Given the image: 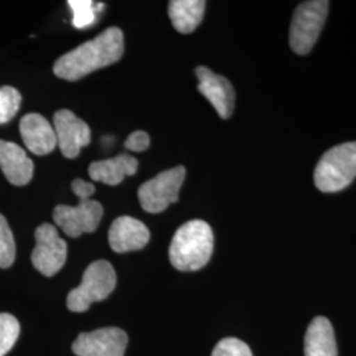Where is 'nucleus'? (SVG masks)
<instances>
[{
  "instance_id": "nucleus-1",
  "label": "nucleus",
  "mask_w": 356,
  "mask_h": 356,
  "mask_svg": "<svg viewBox=\"0 0 356 356\" xmlns=\"http://www.w3.org/2000/svg\"><path fill=\"white\" fill-rule=\"evenodd\" d=\"M123 53V32L118 26H110L97 38L61 56L56 61L53 72L66 81H78L98 69L118 63Z\"/></svg>"
},
{
  "instance_id": "nucleus-2",
  "label": "nucleus",
  "mask_w": 356,
  "mask_h": 356,
  "mask_svg": "<svg viewBox=\"0 0 356 356\" xmlns=\"http://www.w3.org/2000/svg\"><path fill=\"white\" fill-rule=\"evenodd\" d=\"M213 250V229L204 220L194 219L176 231L169 247V260L181 272H194L210 261Z\"/></svg>"
},
{
  "instance_id": "nucleus-3",
  "label": "nucleus",
  "mask_w": 356,
  "mask_h": 356,
  "mask_svg": "<svg viewBox=\"0 0 356 356\" xmlns=\"http://www.w3.org/2000/svg\"><path fill=\"white\" fill-rule=\"evenodd\" d=\"M356 178V141L343 143L329 149L314 170V184L323 193L346 189Z\"/></svg>"
},
{
  "instance_id": "nucleus-4",
  "label": "nucleus",
  "mask_w": 356,
  "mask_h": 356,
  "mask_svg": "<svg viewBox=\"0 0 356 356\" xmlns=\"http://www.w3.org/2000/svg\"><path fill=\"white\" fill-rule=\"evenodd\" d=\"M116 286L114 267L106 260H97L86 268L82 282L67 294L66 305L74 313H83L91 304L106 300Z\"/></svg>"
},
{
  "instance_id": "nucleus-5",
  "label": "nucleus",
  "mask_w": 356,
  "mask_h": 356,
  "mask_svg": "<svg viewBox=\"0 0 356 356\" xmlns=\"http://www.w3.org/2000/svg\"><path fill=\"white\" fill-rule=\"evenodd\" d=\"M329 6L327 0H312L297 7L289 33V42L294 53L305 56L314 48L326 23Z\"/></svg>"
},
{
  "instance_id": "nucleus-6",
  "label": "nucleus",
  "mask_w": 356,
  "mask_h": 356,
  "mask_svg": "<svg viewBox=\"0 0 356 356\" xmlns=\"http://www.w3.org/2000/svg\"><path fill=\"white\" fill-rule=\"evenodd\" d=\"M185 177V166L178 165L144 182L139 188V201L143 210L159 214L166 210L169 204H176Z\"/></svg>"
},
{
  "instance_id": "nucleus-7",
  "label": "nucleus",
  "mask_w": 356,
  "mask_h": 356,
  "mask_svg": "<svg viewBox=\"0 0 356 356\" xmlns=\"http://www.w3.org/2000/svg\"><path fill=\"white\" fill-rule=\"evenodd\" d=\"M36 247L32 252V264L38 272L51 277L64 267L67 257V245L58 231L49 223L38 226L35 231Z\"/></svg>"
},
{
  "instance_id": "nucleus-8",
  "label": "nucleus",
  "mask_w": 356,
  "mask_h": 356,
  "mask_svg": "<svg viewBox=\"0 0 356 356\" xmlns=\"http://www.w3.org/2000/svg\"><path fill=\"white\" fill-rule=\"evenodd\" d=\"M102 204L94 200L79 201L76 206L58 204L53 211L56 225L70 238L94 232L102 220Z\"/></svg>"
},
{
  "instance_id": "nucleus-9",
  "label": "nucleus",
  "mask_w": 356,
  "mask_h": 356,
  "mask_svg": "<svg viewBox=\"0 0 356 356\" xmlns=\"http://www.w3.org/2000/svg\"><path fill=\"white\" fill-rule=\"evenodd\" d=\"M127 343L126 331L103 327L79 334L72 348L76 356H124Z\"/></svg>"
},
{
  "instance_id": "nucleus-10",
  "label": "nucleus",
  "mask_w": 356,
  "mask_h": 356,
  "mask_svg": "<svg viewBox=\"0 0 356 356\" xmlns=\"http://www.w3.org/2000/svg\"><path fill=\"white\" fill-rule=\"evenodd\" d=\"M53 128L57 145L67 159H76L91 141V131L86 122L70 110H60L53 116Z\"/></svg>"
},
{
  "instance_id": "nucleus-11",
  "label": "nucleus",
  "mask_w": 356,
  "mask_h": 356,
  "mask_svg": "<svg viewBox=\"0 0 356 356\" xmlns=\"http://www.w3.org/2000/svg\"><path fill=\"white\" fill-rule=\"evenodd\" d=\"M195 74L200 79L198 91L213 104L222 119H229L235 107V91L229 79L216 74L206 66H198Z\"/></svg>"
},
{
  "instance_id": "nucleus-12",
  "label": "nucleus",
  "mask_w": 356,
  "mask_h": 356,
  "mask_svg": "<svg viewBox=\"0 0 356 356\" xmlns=\"http://www.w3.org/2000/svg\"><path fill=\"white\" fill-rule=\"evenodd\" d=\"M149 238L147 226L132 216L116 218L108 231V243L116 254L139 251L148 244Z\"/></svg>"
},
{
  "instance_id": "nucleus-13",
  "label": "nucleus",
  "mask_w": 356,
  "mask_h": 356,
  "mask_svg": "<svg viewBox=\"0 0 356 356\" xmlns=\"http://www.w3.org/2000/svg\"><path fill=\"white\" fill-rule=\"evenodd\" d=\"M19 128L26 148L38 156L49 154L57 147L54 128L42 115L26 114Z\"/></svg>"
},
{
  "instance_id": "nucleus-14",
  "label": "nucleus",
  "mask_w": 356,
  "mask_h": 356,
  "mask_svg": "<svg viewBox=\"0 0 356 356\" xmlns=\"http://www.w3.org/2000/svg\"><path fill=\"white\" fill-rule=\"evenodd\" d=\"M0 169L15 186H24L33 177V161L11 141L0 140Z\"/></svg>"
},
{
  "instance_id": "nucleus-15",
  "label": "nucleus",
  "mask_w": 356,
  "mask_h": 356,
  "mask_svg": "<svg viewBox=\"0 0 356 356\" xmlns=\"http://www.w3.org/2000/svg\"><path fill=\"white\" fill-rule=\"evenodd\" d=\"M139 161L131 154H120L114 159L94 161L89 166L91 179L106 185H119L127 176H134L138 172Z\"/></svg>"
},
{
  "instance_id": "nucleus-16",
  "label": "nucleus",
  "mask_w": 356,
  "mask_h": 356,
  "mask_svg": "<svg viewBox=\"0 0 356 356\" xmlns=\"http://www.w3.org/2000/svg\"><path fill=\"white\" fill-rule=\"evenodd\" d=\"M305 356H338L335 334L330 321L316 317L305 335Z\"/></svg>"
},
{
  "instance_id": "nucleus-17",
  "label": "nucleus",
  "mask_w": 356,
  "mask_h": 356,
  "mask_svg": "<svg viewBox=\"0 0 356 356\" xmlns=\"http://www.w3.org/2000/svg\"><path fill=\"white\" fill-rule=\"evenodd\" d=\"M204 8V0H172L168 11L176 31L179 33H191L202 23Z\"/></svg>"
},
{
  "instance_id": "nucleus-18",
  "label": "nucleus",
  "mask_w": 356,
  "mask_h": 356,
  "mask_svg": "<svg viewBox=\"0 0 356 356\" xmlns=\"http://www.w3.org/2000/svg\"><path fill=\"white\" fill-rule=\"evenodd\" d=\"M20 334L19 321L8 313H0V356L7 355Z\"/></svg>"
},
{
  "instance_id": "nucleus-19",
  "label": "nucleus",
  "mask_w": 356,
  "mask_h": 356,
  "mask_svg": "<svg viewBox=\"0 0 356 356\" xmlns=\"http://www.w3.org/2000/svg\"><path fill=\"white\" fill-rule=\"evenodd\" d=\"M69 6L73 11V26L81 29L85 26H92L97 19V11L103 8L94 6L91 0H69Z\"/></svg>"
},
{
  "instance_id": "nucleus-20",
  "label": "nucleus",
  "mask_w": 356,
  "mask_h": 356,
  "mask_svg": "<svg viewBox=\"0 0 356 356\" xmlns=\"http://www.w3.org/2000/svg\"><path fill=\"white\" fill-rule=\"evenodd\" d=\"M16 257V244L7 219L0 214V268L11 267Z\"/></svg>"
},
{
  "instance_id": "nucleus-21",
  "label": "nucleus",
  "mask_w": 356,
  "mask_h": 356,
  "mask_svg": "<svg viewBox=\"0 0 356 356\" xmlns=\"http://www.w3.org/2000/svg\"><path fill=\"white\" fill-rule=\"evenodd\" d=\"M22 104V95L11 86L0 88V124L11 122Z\"/></svg>"
},
{
  "instance_id": "nucleus-22",
  "label": "nucleus",
  "mask_w": 356,
  "mask_h": 356,
  "mask_svg": "<svg viewBox=\"0 0 356 356\" xmlns=\"http://www.w3.org/2000/svg\"><path fill=\"white\" fill-rule=\"evenodd\" d=\"M211 356H254L248 344L238 338H225L216 343Z\"/></svg>"
},
{
  "instance_id": "nucleus-23",
  "label": "nucleus",
  "mask_w": 356,
  "mask_h": 356,
  "mask_svg": "<svg viewBox=\"0 0 356 356\" xmlns=\"http://www.w3.org/2000/svg\"><path fill=\"white\" fill-rule=\"evenodd\" d=\"M149 144H151V139L148 134L144 131H136L128 136L127 140L124 143V147L128 151H132V152H144L148 149Z\"/></svg>"
},
{
  "instance_id": "nucleus-24",
  "label": "nucleus",
  "mask_w": 356,
  "mask_h": 356,
  "mask_svg": "<svg viewBox=\"0 0 356 356\" xmlns=\"http://www.w3.org/2000/svg\"><path fill=\"white\" fill-rule=\"evenodd\" d=\"M72 191H74V194L79 198V201H88V200H91V195L94 194L95 188L90 182H86L81 178H76L72 182Z\"/></svg>"
}]
</instances>
